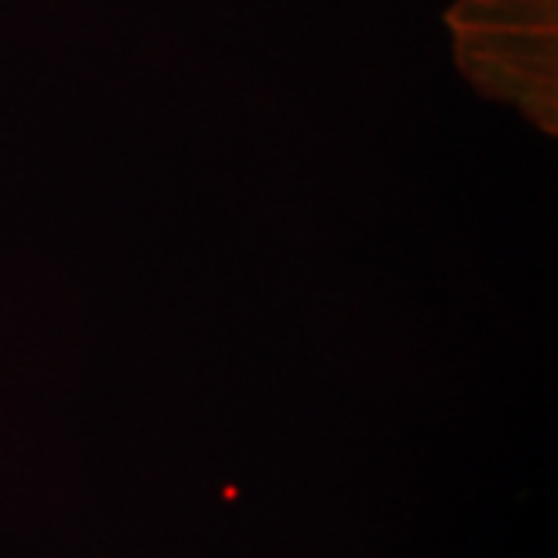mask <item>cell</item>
Here are the masks:
<instances>
[{
	"label": "cell",
	"mask_w": 558,
	"mask_h": 558,
	"mask_svg": "<svg viewBox=\"0 0 558 558\" xmlns=\"http://www.w3.org/2000/svg\"><path fill=\"white\" fill-rule=\"evenodd\" d=\"M457 59L478 92L555 128V0H461L450 11Z\"/></svg>",
	"instance_id": "1"
}]
</instances>
